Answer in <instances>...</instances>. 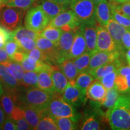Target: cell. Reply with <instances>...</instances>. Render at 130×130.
I'll return each instance as SVG.
<instances>
[{
	"mask_svg": "<svg viewBox=\"0 0 130 130\" xmlns=\"http://www.w3.org/2000/svg\"><path fill=\"white\" fill-rule=\"evenodd\" d=\"M18 44L19 48L21 51L28 53L34 48L36 47V40L31 38L27 37H24L20 39L18 41H16Z\"/></svg>",
	"mask_w": 130,
	"mask_h": 130,
	"instance_id": "cell-39",
	"label": "cell"
},
{
	"mask_svg": "<svg viewBox=\"0 0 130 130\" xmlns=\"http://www.w3.org/2000/svg\"><path fill=\"white\" fill-rule=\"evenodd\" d=\"M62 95L63 98L73 106L80 105L85 100L86 96L74 84L69 82Z\"/></svg>",
	"mask_w": 130,
	"mask_h": 130,
	"instance_id": "cell-14",
	"label": "cell"
},
{
	"mask_svg": "<svg viewBox=\"0 0 130 130\" xmlns=\"http://www.w3.org/2000/svg\"><path fill=\"white\" fill-rule=\"evenodd\" d=\"M8 1L9 0H0V7L5 6Z\"/></svg>",
	"mask_w": 130,
	"mask_h": 130,
	"instance_id": "cell-53",
	"label": "cell"
},
{
	"mask_svg": "<svg viewBox=\"0 0 130 130\" xmlns=\"http://www.w3.org/2000/svg\"><path fill=\"white\" fill-rule=\"evenodd\" d=\"M17 100V94L10 91H4L2 95L1 96L0 107L2 108L7 116L11 115L16 105Z\"/></svg>",
	"mask_w": 130,
	"mask_h": 130,
	"instance_id": "cell-20",
	"label": "cell"
},
{
	"mask_svg": "<svg viewBox=\"0 0 130 130\" xmlns=\"http://www.w3.org/2000/svg\"><path fill=\"white\" fill-rule=\"evenodd\" d=\"M94 79L95 78L89 72L86 71L79 73L74 84L80 90L83 95L86 96V90Z\"/></svg>",
	"mask_w": 130,
	"mask_h": 130,
	"instance_id": "cell-28",
	"label": "cell"
},
{
	"mask_svg": "<svg viewBox=\"0 0 130 130\" xmlns=\"http://www.w3.org/2000/svg\"><path fill=\"white\" fill-rule=\"evenodd\" d=\"M3 129L4 130H15L16 129V125L14 121L10 116H7L5 119L3 125Z\"/></svg>",
	"mask_w": 130,
	"mask_h": 130,
	"instance_id": "cell-46",
	"label": "cell"
},
{
	"mask_svg": "<svg viewBox=\"0 0 130 130\" xmlns=\"http://www.w3.org/2000/svg\"><path fill=\"white\" fill-rule=\"evenodd\" d=\"M128 64H129V65L130 66V61H129V62H128Z\"/></svg>",
	"mask_w": 130,
	"mask_h": 130,
	"instance_id": "cell-57",
	"label": "cell"
},
{
	"mask_svg": "<svg viewBox=\"0 0 130 130\" xmlns=\"http://www.w3.org/2000/svg\"><path fill=\"white\" fill-rule=\"evenodd\" d=\"M53 95V93L39 88L22 89L18 95L16 105L28 106L45 111L48 109Z\"/></svg>",
	"mask_w": 130,
	"mask_h": 130,
	"instance_id": "cell-1",
	"label": "cell"
},
{
	"mask_svg": "<svg viewBox=\"0 0 130 130\" xmlns=\"http://www.w3.org/2000/svg\"><path fill=\"white\" fill-rule=\"evenodd\" d=\"M119 96V91L117 90L116 87L111 89H108L107 91L104 100L100 104V105H103L105 108L110 109L116 104Z\"/></svg>",
	"mask_w": 130,
	"mask_h": 130,
	"instance_id": "cell-34",
	"label": "cell"
},
{
	"mask_svg": "<svg viewBox=\"0 0 130 130\" xmlns=\"http://www.w3.org/2000/svg\"><path fill=\"white\" fill-rule=\"evenodd\" d=\"M92 1H93V3H95L96 5L98 4V3H100L101 2H102V1H104V0H92Z\"/></svg>",
	"mask_w": 130,
	"mask_h": 130,
	"instance_id": "cell-56",
	"label": "cell"
},
{
	"mask_svg": "<svg viewBox=\"0 0 130 130\" xmlns=\"http://www.w3.org/2000/svg\"><path fill=\"white\" fill-rule=\"evenodd\" d=\"M27 54V53H25V52L21 51V50H19L14 54L13 56L12 57V58H11L10 59L13 61H16V62H18L19 63H21V62H22V61L24 59V58H25Z\"/></svg>",
	"mask_w": 130,
	"mask_h": 130,
	"instance_id": "cell-48",
	"label": "cell"
},
{
	"mask_svg": "<svg viewBox=\"0 0 130 130\" xmlns=\"http://www.w3.org/2000/svg\"><path fill=\"white\" fill-rule=\"evenodd\" d=\"M104 27L113 38L119 51H121L123 48L122 43V37L128 28L123 27V25L119 24L112 18Z\"/></svg>",
	"mask_w": 130,
	"mask_h": 130,
	"instance_id": "cell-17",
	"label": "cell"
},
{
	"mask_svg": "<svg viewBox=\"0 0 130 130\" xmlns=\"http://www.w3.org/2000/svg\"><path fill=\"white\" fill-rule=\"evenodd\" d=\"M110 1L116 2L117 3H118V4H122V3H125L126 1H129L130 0H110Z\"/></svg>",
	"mask_w": 130,
	"mask_h": 130,
	"instance_id": "cell-52",
	"label": "cell"
},
{
	"mask_svg": "<svg viewBox=\"0 0 130 130\" xmlns=\"http://www.w3.org/2000/svg\"><path fill=\"white\" fill-rule=\"evenodd\" d=\"M92 56V54L89 53V52H86L83 54L81 55L80 56H78L72 59L79 73L86 72V71L88 72L90 58Z\"/></svg>",
	"mask_w": 130,
	"mask_h": 130,
	"instance_id": "cell-30",
	"label": "cell"
},
{
	"mask_svg": "<svg viewBox=\"0 0 130 130\" xmlns=\"http://www.w3.org/2000/svg\"><path fill=\"white\" fill-rule=\"evenodd\" d=\"M61 94L55 92L50 102L47 115L52 118H77L75 109L63 98Z\"/></svg>",
	"mask_w": 130,
	"mask_h": 130,
	"instance_id": "cell-3",
	"label": "cell"
},
{
	"mask_svg": "<svg viewBox=\"0 0 130 130\" xmlns=\"http://www.w3.org/2000/svg\"><path fill=\"white\" fill-rule=\"evenodd\" d=\"M96 30L98 51H119L116 43L104 26H98Z\"/></svg>",
	"mask_w": 130,
	"mask_h": 130,
	"instance_id": "cell-10",
	"label": "cell"
},
{
	"mask_svg": "<svg viewBox=\"0 0 130 130\" xmlns=\"http://www.w3.org/2000/svg\"><path fill=\"white\" fill-rule=\"evenodd\" d=\"M81 129L82 130H99L101 129L100 122L94 116H90L86 119Z\"/></svg>",
	"mask_w": 130,
	"mask_h": 130,
	"instance_id": "cell-41",
	"label": "cell"
},
{
	"mask_svg": "<svg viewBox=\"0 0 130 130\" xmlns=\"http://www.w3.org/2000/svg\"><path fill=\"white\" fill-rule=\"evenodd\" d=\"M3 92H4V89H3L2 83H1V80H0V97H1V96L2 95Z\"/></svg>",
	"mask_w": 130,
	"mask_h": 130,
	"instance_id": "cell-55",
	"label": "cell"
},
{
	"mask_svg": "<svg viewBox=\"0 0 130 130\" xmlns=\"http://www.w3.org/2000/svg\"><path fill=\"white\" fill-rule=\"evenodd\" d=\"M80 27L83 32L87 52L93 55L98 51L96 27L94 24H81Z\"/></svg>",
	"mask_w": 130,
	"mask_h": 130,
	"instance_id": "cell-13",
	"label": "cell"
},
{
	"mask_svg": "<svg viewBox=\"0 0 130 130\" xmlns=\"http://www.w3.org/2000/svg\"><path fill=\"white\" fill-rule=\"evenodd\" d=\"M121 53L115 51H97L91 57L88 72L100 66L108 64L120 57Z\"/></svg>",
	"mask_w": 130,
	"mask_h": 130,
	"instance_id": "cell-12",
	"label": "cell"
},
{
	"mask_svg": "<svg viewBox=\"0 0 130 130\" xmlns=\"http://www.w3.org/2000/svg\"><path fill=\"white\" fill-rule=\"evenodd\" d=\"M57 126L60 130L76 129L77 118H54Z\"/></svg>",
	"mask_w": 130,
	"mask_h": 130,
	"instance_id": "cell-35",
	"label": "cell"
},
{
	"mask_svg": "<svg viewBox=\"0 0 130 130\" xmlns=\"http://www.w3.org/2000/svg\"><path fill=\"white\" fill-rule=\"evenodd\" d=\"M115 87L120 93H129L130 66H122L118 69Z\"/></svg>",
	"mask_w": 130,
	"mask_h": 130,
	"instance_id": "cell-15",
	"label": "cell"
},
{
	"mask_svg": "<svg viewBox=\"0 0 130 130\" xmlns=\"http://www.w3.org/2000/svg\"><path fill=\"white\" fill-rule=\"evenodd\" d=\"M116 8L121 13L130 19V1L122 3L121 4L117 3Z\"/></svg>",
	"mask_w": 130,
	"mask_h": 130,
	"instance_id": "cell-45",
	"label": "cell"
},
{
	"mask_svg": "<svg viewBox=\"0 0 130 130\" xmlns=\"http://www.w3.org/2000/svg\"><path fill=\"white\" fill-rule=\"evenodd\" d=\"M70 7L81 24L96 23V5L92 0H72Z\"/></svg>",
	"mask_w": 130,
	"mask_h": 130,
	"instance_id": "cell-2",
	"label": "cell"
},
{
	"mask_svg": "<svg viewBox=\"0 0 130 130\" xmlns=\"http://www.w3.org/2000/svg\"><path fill=\"white\" fill-rule=\"evenodd\" d=\"M4 48L9 55L10 58H12L16 51L20 50L18 44L14 40H11L6 42Z\"/></svg>",
	"mask_w": 130,
	"mask_h": 130,
	"instance_id": "cell-43",
	"label": "cell"
},
{
	"mask_svg": "<svg viewBox=\"0 0 130 130\" xmlns=\"http://www.w3.org/2000/svg\"><path fill=\"white\" fill-rule=\"evenodd\" d=\"M4 64L6 65L12 70L17 80L19 81V83L21 84V81L22 80V77H23L24 73L25 72L21 64L18 62H16V61H13L12 60H10L9 61L4 63Z\"/></svg>",
	"mask_w": 130,
	"mask_h": 130,
	"instance_id": "cell-37",
	"label": "cell"
},
{
	"mask_svg": "<svg viewBox=\"0 0 130 130\" xmlns=\"http://www.w3.org/2000/svg\"><path fill=\"white\" fill-rule=\"evenodd\" d=\"M81 23L72 10H64L50 21L48 25L63 31L77 30Z\"/></svg>",
	"mask_w": 130,
	"mask_h": 130,
	"instance_id": "cell-7",
	"label": "cell"
},
{
	"mask_svg": "<svg viewBox=\"0 0 130 130\" xmlns=\"http://www.w3.org/2000/svg\"><path fill=\"white\" fill-rule=\"evenodd\" d=\"M54 66L51 69H45L38 72V83L37 87L39 89L47 91L50 93H55L53 79L51 77L52 70Z\"/></svg>",
	"mask_w": 130,
	"mask_h": 130,
	"instance_id": "cell-19",
	"label": "cell"
},
{
	"mask_svg": "<svg viewBox=\"0 0 130 130\" xmlns=\"http://www.w3.org/2000/svg\"><path fill=\"white\" fill-rule=\"evenodd\" d=\"M126 58L128 62H129L130 61V49H129L127 51V52L126 53Z\"/></svg>",
	"mask_w": 130,
	"mask_h": 130,
	"instance_id": "cell-54",
	"label": "cell"
},
{
	"mask_svg": "<svg viewBox=\"0 0 130 130\" xmlns=\"http://www.w3.org/2000/svg\"><path fill=\"white\" fill-rule=\"evenodd\" d=\"M50 22V19L40 5L29 9L24 18L26 28L39 32L46 28Z\"/></svg>",
	"mask_w": 130,
	"mask_h": 130,
	"instance_id": "cell-6",
	"label": "cell"
},
{
	"mask_svg": "<svg viewBox=\"0 0 130 130\" xmlns=\"http://www.w3.org/2000/svg\"><path fill=\"white\" fill-rule=\"evenodd\" d=\"M43 10L50 21L59 14L63 11L66 10V6L58 4L51 0H43L40 5Z\"/></svg>",
	"mask_w": 130,
	"mask_h": 130,
	"instance_id": "cell-25",
	"label": "cell"
},
{
	"mask_svg": "<svg viewBox=\"0 0 130 130\" xmlns=\"http://www.w3.org/2000/svg\"><path fill=\"white\" fill-rule=\"evenodd\" d=\"M60 69L67 78L69 83H74L79 72L75 65L72 59L66 58L59 65Z\"/></svg>",
	"mask_w": 130,
	"mask_h": 130,
	"instance_id": "cell-26",
	"label": "cell"
},
{
	"mask_svg": "<svg viewBox=\"0 0 130 130\" xmlns=\"http://www.w3.org/2000/svg\"><path fill=\"white\" fill-rule=\"evenodd\" d=\"M122 61L119 58L108 64L95 68L89 72L95 78V79H99L104 76L107 75V74L118 69L121 66H122Z\"/></svg>",
	"mask_w": 130,
	"mask_h": 130,
	"instance_id": "cell-23",
	"label": "cell"
},
{
	"mask_svg": "<svg viewBox=\"0 0 130 130\" xmlns=\"http://www.w3.org/2000/svg\"><path fill=\"white\" fill-rule=\"evenodd\" d=\"M107 90L99 79L93 80L86 90V96L87 99L97 102L100 105L104 100Z\"/></svg>",
	"mask_w": 130,
	"mask_h": 130,
	"instance_id": "cell-18",
	"label": "cell"
},
{
	"mask_svg": "<svg viewBox=\"0 0 130 130\" xmlns=\"http://www.w3.org/2000/svg\"><path fill=\"white\" fill-rule=\"evenodd\" d=\"M51 1H53L56 3H58V4H62L64 5V6H67L68 5H70L72 0H51Z\"/></svg>",
	"mask_w": 130,
	"mask_h": 130,
	"instance_id": "cell-51",
	"label": "cell"
},
{
	"mask_svg": "<svg viewBox=\"0 0 130 130\" xmlns=\"http://www.w3.org/2000/svg\"><path fill=\"white\" fill-rule=\"evenodd\" d=\"M51 77L55 92L62 94L69 83L68 78L60 69H58L56 66H54L52 70Z\"/></svg>",
	"mask_w": 130,
	"mask_h": 130,
	"instance_id": "cell-24",
	"label": "cell"
},
{
	"mask_svg": "<svg viewBox=\"0 0 130 130\" xmlns=\"http://www.w3.org/2000/svg\"><path fill=\"white\" fill-rule=\"evenodd\" d=\"M38 72L34 71H25L24 73L21 86L22 89H27L30 88H38Z\"/></svg>",
	"mask_w": 130,
	"mask_h": 130,
	"instance_id": "cell-29",
	"label": "cell"
},
{
	"mask_svg": "<svg viewBox=\"0 0 130 130\" xmlns=\"http://www.w3.org/2000/svg\"><path fill=\"white\" fill-rule=\"evenodd\" d=\"M122 43V47H123V48L126 49V50L130 49V29L129 28H127L123 36Z\"/></svg>",
	"mask_w": 130,
	"mask_h": 130,
	"instance_id": "cell-47",
	"label": "cell"
},
{
	"mask_svg": "<svg viewBox=\"0 0 130 130\" xmlns=\"http://www.w3.org/2000/svg\"><path fill=\"white\" fill-rule=\"evenodd\" d=\"M14 121L16 125V129L27 130L31 129L29 124L26 121L24 116V110L19 105H16L12 114L10 116Z\"/></svg>",
	"mask_w": 130,
	"mask_h": 130,
	"instance_id": "cell-27",
	"label": "cell"
},
{
	"mask_svg": "<svg viewBox=\"0 0 130 130\" xmlns=\"http://www.w3.org/2000/svg\"><path fill=\"white\" fill-rule=\"evenodd\" d=\"M116 104L125 107L130 112V93H127L126 95H120Z\"/></svg>",
	"mask_w": 130,
	"mask_h": 130,
	"instance_id": "cell-44",
	"label": "cell"
},
{
	"mask_svg": "<svg viewBox=\"0 0 130 130\" xmlns=\"http://www.w3.org/2000/svg\"><path fill=\"white\" fill-rule=\"evenodd\" d=\"M26 10L4 6L0 7V25L13 31L22 26Z\"/></svg>",
	"mask_w": 130,
	"mask_h": 130,
	"instance_id": "cell-4",
	"label": "cell"
},
{
	"mask_svg": "<svg viewBox=\"0 0 130 130\" xmlns=\"http://www.w3.org/2000/svg\"><path fill=\"white\" fill-rule=\"evenodd\" d=\"M13 40L15 41H18L24 37H30L36 40L40 36V32L31 30L26 28L25 27L21 26L20 27L13 31Z\"/></svg>",
	"mask_w": 130,
	"mask_h": 130,
	"instance_id": "cell-33",
	"label": "cell"
},
{
	"mask_svg": "<svg viewBox=\"0 0 130 130\" xmlns=\"http://www.w3.org/2000/svg\"><path fill=\"white\" fill-rule=\"evenodd\" d=\"M112 129L130 130V112L125 107L115 104L106 112Z\"/></svg>",
	"mask_w": 130,
	"mask_h": 130,
	"instance_id": "cell-5",
	"label": "cell"
},
{
	"mask_svg": "<svg viewBox=\"0 0 130 130\" xmlns=\"http://www.w3.org/2000/svg\"><path fill=\"white\" fill-rule=\"evenodd\" d=\"M11 40H13V31L0 25V48H4L6 42Z\"/></svg>",
	"mask_w": 130,
	"mask_h": 130,
	"instance_id": "cell-42",
	"label": "cell"
},
{
	"mask_svg": "<svg viewBox=\"0 0 130 130\" xmlns=\"http://www.w3.org/2000/svg\"><path fill=\"white\" fill-rule=\"evenodd\" d=\"M96 18L101 25H106L111 19V12L109 3L104 0L96 6Z\"/></svg>",
	"mask_w": 130,
	"mask_h": 130,
	"instance_id": "cell-22",
	"label": "cell"
},
{
	"mask_svg": "<svg viewBox=\"0 0 130 130\" xmlns=\"http://www.w3.org/2000/svg\"><path fill=\"white\" fill-rule=\"evenodd\" d=\"M87 52V46L82 29L79 27L75 34L74 42L68 58H74Z\"/></svg>",
	"mask_w": 130,
	"mask_h": 130,
	"instance_id": "cell-16",
	"label": "cell"
},
{
	"mask_svg": "<svg viewBox=\"0 0 130 130\" xmlns=\"http://www.w3.org/2000/svg\"><path fill=\"white\" fill-rule=\"evenodd\" d=\"M0 80L4 91H10L18 95L19 91L22 89L12 70L2 63H0Z\"/></svg>",
	"mask_w": 130,
	"mask_h": 130,
	"instance_id": "cell-9",
	"label": "cell"
},
{
	"mask_svg": "<svg viewBox=\"0 0 130 130\" xmlns=\"http://www.w3.org/2000/svg\"><path fill=\"white\" fill-rule=\"evenodd\" d=\"M62 32L63 30L61 28H56V27L48 25L40 32V36L48 39L57 44L60 38Z\"/></svg>",
	"mask_w": 130,
	"mask_h": 130,
	"instance_id": "cell-32",
	"label": "cell"
},
{
	"mask_svg": "<svg viewBox=\"0 0 130 130\" xmlns=\"http://www.w3.org/2000/svg\"><path fill=\"white\" fill-rule=\"evenodd\" d=\"M36 130H57L58 128L54 119L46 114L42 117L37 125Z\"/></svg>",
	"mask_w": 130,
	"mask_h": 130,
	"instance_id": "cell-36",
	"label": "cell"
},
{
	"mask_svg": "<svg viewBox=\"0 0 130 130\" xmlns=\"http://www.w3.org/2000/svg\"><path fill=\"white\" fill-rule=\"evenodd\" d=\"M76 31L77 30L63 31L60 38L57 43V62L59 64L68 57L72 46Z\"/></svg>",
	"mask_w": 130,
	"mask_h": 130,
	"instance_id": "cell-8",
	"label": "cell"
},
{
	"mask_svg": "<svg viewBox=\"0 0 130 130\" xmlns=\"http://www.w3.org/2000/svg\"><path fill=\"white\" fill-rule=\"evenodd\" d=\"M6 119V114H5L4 111H3L1 107H0V126H2L3 125V123Z\"/></svg>",
	"mask_w": 130,
	"mask_h": 130,
	"instance_id": "cell-50",
	"label": "cell"
},
{
	"mask_svg": "<svg viewBox=\"0 0 130 130\" xmlns=\"http://www.w3.org/2000/svg\"><path fill=\"white\" fill-rule=\"evenodd\" d=\"M36 0H9L5 6L16 7L27 11L33 6Z\"/></svg>",
	"mask_w": 130,
	"mask_h": 130,
	"instance_id": "cell-38",
	"label": "cell"
},
{
	"mask_svg": "<svg viewBox=\"0 0 130 130\" xmlns=\"http://www.w3.org/2000/svg\"><path fill=\"white\" fill-rule=\"evenodd\" d=\"M109 4L111 9V18L123 27L126 28H130V19L126 18L119 12L116 8L117 3L110 1Z\"/></svg>",
	"mask_w": 130,
	"mask_h": 130,
	"instance_id": "cell-31",
	"label": "cell"
},
{
	"mask_svg": "<svg viewBox=\"0 0 130 130\" xmlns=\"http://www.w3.org/2000/svg\"><path fill=\"white\" fill-rule=\"evenodd\" d=\"M117 75H118V69L101 77L99 79V80L102 85L104 86L105 88L107 90H108L115 87V82H116Z\"/></svg>",
	"mask_w": 130,
	"mask_h": 130,
	"instance_id": "cell-40",
	"label": "cell"
},
{
	"mask_svg": "<svg viewBox=\"0 0 130 130\" xmlns=\"http://www.w3.org/2000/svg\"><path fill=\"white\" fill-rule=\"evenodd\" d=\"M36 43L37 48L44 55L47 63L49 64L51 63H58L56 43L40 36L36 40Z\"/></svg>",
	"mask_w": 130,
	"mask_h": 130,
	"instance_id": "cell-11",
	"label": "cell"
},
{
	"mask_svg": "<svg viewBox=\"0 0 130 130\" xmlns=\"http://www.w3.org/2000/svg\"><path fill=\"white\" fill-rule=\"evenodd\" d=\"M11 59L10 58L9 55L5 50V49L0 48V63L4 64L7 61H9Z\"/></svg>",
	"mask_w": 130,
	"mask_h": 130,
	"instance_id": "cell-49",
	"label": "cell"
},
{
	"mask_svg": "<svg viewBox=\"0 0 130 130\" xmlns=\"http://www.w3.org/2000/svg\"><path fill=\"white\" fill-rule=\"evenodd\" d=\"M24 110V116L31 129H36L42 117L46 114V111H42L32 107L25 105H19Z\"/></svg>",
	"mask_w": 130,
	"mask_h": 130,
	"instance_id": "cell-21",
	"label": "cell"
}]
</instances>
